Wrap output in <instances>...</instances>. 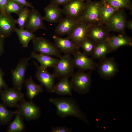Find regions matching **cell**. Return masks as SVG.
Instances as JSON below:
<instances>
[{
    "mask_svg": "<svg viewBox=\"0 0 132 132\" xmlns=\"http://www.w3.org/2000/svg\"><path fill=\"white\" fill-rule=\"evenodd\" d=\"M49 101L56 107V113L60 117H75L89 124V122L86 116L74 99L70 98H52Z\"/></svg>",
    "mask_w": 132,
    "mask_h": 132,
    "instance_id": "1",
    "label": "cell"
},
{
    "mask_svg": "<svg viewBox=\"0 0 132 132\" xmlns=\"http://www.w3.org/2000/svg\"><path fill=\"white\" fill-rule=\"evenodd\" d=\"M104 2V0H86L84 11L77 20V22L98 24L100 20L101 8Z\"/></svg>",
    "mask_w": 132,
    "mask_h": 132,
    "instance_id": "2",
    "label": "cell"
},
{
    "mask_svg": "<svg viewBox=\"0 0 132 132\" xmlns=\"http://www.w3.org/2000/svg\"><path fill=\"white\" fill-rule=\"evenodd\" d=\"M91 71L85 73L84 71L79 70L74 73L70 81L72 90L81 94L89 92L92 81Z\"/></svg>",
    "mask_w": 132,
    "mask_h": 132,
    "instance_id": "3",
    "label": "cell"
},
{
    "mask_svg": "<svg viewBox=\"0 0 132 132\" xmlns=\"http://www.w3.org/2000/svg\"><path fill=\"white\" fill-rule=\"evenodd\" d=\"M54 74L55 78L60 79L71 77L75 68L73 58L69 54L62 56L54 68Z\"/></svg>",
    "mask_w": 132,
    "mask_h": 132,
    "instance_id": "4",
    "label": "cell"
},
{
    "mask_svg": "<svg viewBox=\"0 0 132 132\" xmlns=\"http://www.w3.org/2000/svg\"><path fill=\"white\" fill-rule=\"evenodd\" d=\"M34 52L41 54L56 56L60 58L62 56L61 52L55 44L46 38L36 36L33 39Z\"/></svg>",
    "mask_w": 132,
    "mask_h": 132,
    "instance_id": "5",
    "label": "cell"
},
{
    "mask_svg": "<svg viewBox=\"0 0 132 132\" xmlns=\"http://www.w3.org/2000/svg\"><path fill=\"white\" fill-rule=\"evenodd\" d=\"M97 68L100 77L105 80H109L114 76L119 71L117 64L114 57H105L100 59Z\"/></svg>",
    "mask_w": 132,
    "mask_h": 132,
    "instance_id": "6",
    "label": "cell"
},
{
    "mask_svg": "<svg viewBox=\"0 0 132 132\" xmlns=\"http://www.w3.org/2000/svg\"><path fill=\"white\" fill-rule=\"evenodd\" d=\"M16 107V110L24 119L27 120H36L40 116L41 111L40 108L32 100L27 101L24 99L19 102Z\"/></svg>",
    "mask_w": 132,
    "mask_h": 132,
    "instance_id": "7",
    "label": "cell"
},
{
    "mask_svg": "<svg viewBox=\"0 0 132 132\" xmlns=\"http://www.w3.org/2000/svg\"><path fill=\"white\" fill-rule=\"evenodd\" d=\"M126 16L124 9H120L113 14L105 25L110 31L125 34Z\"/></svg>",
    "mask_w": 132,
    "mask_h": 132,
    "instance_id": "8",
    "label": "cell"
},
{
    "mask_svg": "<svg viewBox=\"0 0 132 132\" xmlns=\"http://www.w3.org/2000/svg\"><path fill=\"white\" fill-rule=\"evenodd\" d=\"M30 58H23L19 60L15 68L11 71L14 88L21 91L24 84L25 75Z\"/></svg>",
    "mask_w": 132,
    "mask_h": 132,
    "instance_id": "9",
    "label": "cell"
},
{
    "mask_svg": "<svg viewBox=\"0 0 132 132\" xmlns=\"http://www.w3.org/2000/svg\"><path fill=\"white\" fill-rule=\"evenodd\" d=\"M0 99L5 106L16 107L19 102L24 99V95L19 90L13 88H6L0 90Z\"/></svg>",
    "mask_w": 132,
    "mask_h": 132,
    "instance_id": "10",
    "label": "cell"
},
{
    "mask_svg": "<svg viewBox=\"0 0 132 132\" xmlns=\"http://www.w3.org/2000/svg\"><path fill=\"white\" fill-rule=\"evenodd\" d=\"M93 24L84 22H78L67 38L77 47L80 48L81 44L88 38L89 29Z\"/></svg>",
    "mask_w": 132,
    "mask_h": 132,
    "instance_id": "11",
    "label": "cell"
},
{
    "mask_svg": "<svg viewBox=\"0 0 132 132\" xmlns=\"http://www.w3.org/2000/svg\"><path fill=\"white\" fill-rule=\"evenodd\" d=\"M73 62L75 68L83 71L95 70L97 64L83 52L78 51L73 55Z\"/></svg>",
    "mask_w": 132,
    "mask_h": 132,
    "instance_id": "12",
    "label": "cell"
},
{
    "mask_svg": "<svg viewBox=\"0 0 132 132\" xmlns=\"http://www.w3.org/2000/svg\"><path fill=\"white\" fill-rule=\"evenodd\" d=\"M37 69L35 76L36 79L48 92L53 93L55 78L54 74L48 72L47 69L42 67L34 62Z\"/></svg>",
    "mask_w": 132,
    "mask_h": 132,
    "instance_id": "13",
    "label": "cell"
},
{
    "mask_svg": "<svg viewBox=\"0 0 132 132\" xmlns=\"http://www.w3.org/2000/svg\"><path fill=\"white\" fill-rule=\"evenodd\" d=\"M44 20L43 17L38 10L34 8L31 9L25 28L33 33L40 29L47 30Z\"/></svg>",
    "mask_w": 132,
    "mask_h": 132,
    "instance_id": "14",
    "label": "cell"
},
{
    "mask_svg": "<svg viewBox=\"0 0 132 132\" xmlns=\"http://www.w3.org/2000/svg\"><path fill=\"white\" fill-rule=\"evenodd\" d=\"M86 0H73L64 6L63 13L77 20L83 13L85 8Z\"/></svg>",
    "mask_w": 132,
    "mask_h": 132,
    "instance_id": "15",
    "label": "cell"
},
{
    "mask_svg": "<svg viewBox=\"0 0 132 132\" xmlns=\"http://www.w3.org/2000/svg\"><path fill=\"white\" fill-rule=\"evenodd\" d=\"M15 20L11 14L0 11V35L5 38L9 37L16 28Z\"/></svg>",
    "mask_w": 132,
    "mask_h": 132,
    "instance_id": "16",
    "label": "cell"
},
{
    "mask_svg": "<svg viewBox=\"0 0 132 132\" xmlns=\"http://www.w3.org/2000/svg\"><path fill=\"white\" fill-rule=\"evenodd\" d=\"M52 37L54 44L61 52L65 54L73 55L79 51L80 48L67 37L64 38L54 35Z\"/></svg>",
    "mask_w": 132,
    "mask_h": 132,
    "instance_id": "17",
    "label": "cell"
},
{
    "mask_svg": "<svg viewBox=\"0 0 132 132\" xmlns=\"http://www.w3.org/2000/svg\"><path fill=\"white\" fill-rule=\"evenodd\" d=\"M110 32L104 25L93 24L89 29L88 38L97 44L106 40L110 35Z\"/></svg>",
    "mask_w": 132,
    "mask_h": 132,
    "instance_id": "18",
    "label": "cell"
},
{
    "mask_svg": "<svg viewBox=\"0 0 132 132\" xmlns=\"http://www.w3.org/2000/svg\"><path fill=\"white\" fill-rule=\"evenodd\" d=\"M44 20L52 23L59 22L62 18V9L59 6L50 3L44 9Z\"/></svg>",
    "mask_w": 132,
    "mask_h": 132,
    "instance_id": "19",
    "label": "cell"
},
{
    "mask_svg": "<svg viewBox=\"0 0 132 132\" xmlns=\"http://www.w3.org/2000/svg\"><path fill=\"white\" fill-rule=\"evenodd\" d=\"M77 22V19L66 16L59 22L55 33L58 35H68L71 32Z\"/></svg>",
    "mask_w": 132,
    "mask_h": 132,
    "instance_id": "20",
    "label": "cell"
},
{
    "mask_svg": "<svg viewBox=\"0 0 132 132\" xmlns=\"http://www.w3.org/2000/svg\"><path fill=\"white\" fill-rule=\"evenodd\" d=\"M106 40L112 51L121 47L132 46V38L125 34L110 35Z\"/></svg>",
    "mask_w": 132,
    "mask_h": 132,
    "instance_id": "21",
    "label": "cell"
},
{
    "mask_svg": "<svg viewBox=\"0 0 132 132\" xmlns=\"http://www.w3.org/2000/svg\"><path fill=\"white\" fill-rule=\"evenodd\" d=\"M29 58L30 59L33 58L36 59L40 63V66L46 69L54 68L59 60L52 56L37 53L34 51L32 52Z\"/></svg>",
    "mask_w": 132,
    "mask_h": 132,
    "instance_id": "22",
    "label": "cell"
},
{
    "mask_svg": "<svg viewBox=\"0 0 132 132\" xmlns=\"http://www.w3.org/2000/svg\"><path fill=\"white\" fill-rule=\"evenodd\" d=\"M24 84L26 91V95L28 98L32 100L43 91V86L35 83L31 76L25 79Z\"/></svg>",
    "mask_w": 132,
    "mask_h": 132,
    "instance_id": "23",
    "label": "cell"
},
{
    "mask_svg": "<svg viewBox=\"0 0 132 132\" xmlns=\"http://www.w3.org/2000/svg\"><path fill=\"white\" fill-rule=\"evenodd\" d=\"M72 88L69 78H65L60 79L57 83L55 84L53 93L59 95L72 96Z\"/></svg>",
    "mask_w": 132,
    "mask_h": 132,
    "instance_id": "24",
    "label": "cell"
},
{
    "mask_svg": "<svg viewBox=\"0 0 132 132\" xmlns=\"http://www.w3.org/2000/svg\"><path fill=\"white\" fill-rule=\"evenodd\" d=\"M119 10L113 8L104 1L101 8L100 20L98 24L104 25Z\"/></svg>",
    "mask_w": 132,
    "mask_h": 132,
    "instance_id": "25",
    "label": "cell"
},
{
    "mask_svg": "<svg viewBox=\"0 0 132 132\" xmlns=\"http://www.w3.org/2000/svg\"><path fill=\"white\" fill-rule=\"evenodd\" d=\"M106 39L96 44L91 56L93 58L101 59L106 57L108 54L112 52Z\"/></svg>",
    "mask_w": 132,
    "mask_h": 132,
    "instance_id": "26",
    "label": "cell"
},
{
    "mask_svg": "<svg viewBox=\"0 0 132 132\" xmlns=\"http://www.w3.org/2000/svg\"><path fill=\"white\" fill-rule=\"evenodd\" d=\"M14 32L18 36L20 43L24 47H28L30 42L36 36L33 33L24 29L16 28Z\"/></svg>",
    "mask_w": 132,
    "mask_h": 132,
    "instance_id": "27",
    "label": "cell"
},
{
    "mask_svg": "<svg viewBox=\"0 0 132 132\" xmlns=\"http://www.w3.org/2000/svg\"><path fill=\"white\" fill-rule=\"evenodd\" d=\"M14 120L9 125L7 132H21L25 129L23 118L17 111Z\"/></svg>",
    "mask_w": 132,
    "mask_h": 132,
    "instance_id": "28",
    "label": "cell"
},
{
    "mask_svg": "<svg viewBox=\"0 0 132 132\" xmlns=\"http://www.w3.org/2000/svg\"><path fill=\"white\" fill-rule=\"evenodd\" d=\"M6 106L0 103V125L7 124L17 112L8 110Z\"/></svg>",
    "mask_w": 132,
    "mask_h": 132,
    "instance_id": "29",
    "label": "cell"
},
{
    "mask_svg": "<svg viewBox=\"0 0 132 132\" xmlns=\"http://www.w3.org/2000/svg\"><path fill=\"white\" fill-rule=\"evenodd\" d=\"M114 8L119 9H125L132 12V3L131 0H104Z\"/></svg>",
    "mask_w": 132,
    "mask_h": 132,
    "instance_id": "30",
    "label": "cell"
},
{
    "mask_svg": "<svg viewBox=\"0 0 132 132\" xmlns=\"http://www.w3.org/2000/svg\"><path fill=\"white\" fill-rule=\"evenodd\" d=\"M25 7L22 6L12 0H8L5 8V13L16 14L18 16L24 9Z\"/></svg>",
    "mask_w": 132,
    "mask_h": 132,
    "instance_id": "31",
    "label": "cell"
},
{
    "mask_svg": "<svg viewBox=\"0 0 132 132\" xmlns=\"http://www.w3.org/2000/svg\"><path fill=\"white\" fill-rule=\"evenodd\" d=\"M31 10L28 7H25L23 11L18 15V18L15 19V22L19 28L24 29L30 13Z\"/></svg>",
    "mask_w": 132,
    "mask_h": 132,
    "instance_id": "32",
    "label": "cell"
},
{
    "mask_svg": "<svg viewBox=\"0 0 132 132\" xmlns=\"http://www.w3.org/2000/svg\"><path fill=\"white\" fill-rule=\"evenodd\" d=\"M96 44L92 41L87 38L82 43L80 47L81 48L83 52L88 56L92 55Z\"/></svg>",
    "mask_w": 132,
    "mask_h": 132,
    "instance_id": "33",
    "label": "cell"
},
{
    "mask_svg": "<svg viewBox=\"0 0 132 132\" xmlns=\"http://www.w3.org/2000/svg\"><path fill=\"white\" fill-rule=\"evenodd\" d=\"M71 129L65 126H58L52 127L50 130L51 132H70Z\"/></svg>",
    "mask_w": 132,
    "mask_h": 132,
    "instance_id": "34",
    "label": "cell"
},
{
    "mask_svg": "<svg viewBox=\"0 0 132 132\" xmlns=\"http://www.w3.org/2000/svg\"><path fill=\"white\" fill-rule=\"evenodd\" d=\"M18 4L25 7H29L31 9L34 8L32 3L26 0H12Z\"/></svg>",
    "mask_w": 132,
    "mask_h": 132,
    "instance_id": "35",
    "label": "cell"
},
{
    "mask_svg": "<svg viewBox=\"0 0 132 132\" xmlns=\"http://www.w3.org/2000/svg\"><path fill=\"white\" fill-rule=\"evenodd\" d=\"M4 74L1 68H0V90L8 87L6 83L3 79Z\"/></svg>",
    "mask_w": 132,
    "mask_h": 132,
    "instance_id": "36",
    "label": "cell"
},
{
    "mask_svg": "<svg viewBox=\"0 0 132 132\" xmlns=\"http://www.w3.org/2000/svg\"><path fill=\"white\" fill-rule=\"evenodd\" d=\"M73 0H51L50 3L58 6L66 5Z\"/></svg>",
    "mask_w": 132,
    "mask_h": 132,
    "instance_id": "37",
    "label": "cell"
},
{
    "mask_svg": "<svg viewBox=\"0 0 132 132\" xmlns=\"http://www.w3.org/2000/svg\"><path fill=\"white\" fill-rule=\"evenodd\" d=\"M4 39L0 35V57L4 52Z\"/></svg>",
    "mask_w": 132,
    "mask_h": 132,
    "instance_id": "38",
    "label": "cell"
},
{
    "mask_svg": "<svg viewBox=\"0 0 132 132\" xmlns=\"http://www.w3.org/2000/svg\"><path fill=\"white\" fill-rule=\"evenodd\" d=\"M8 0H0V11L5 13V10Z\"/></svg>",
    "mask_w": 132,
    "mask_h": 132,
    "instance_id": "39",
    "label": "cell"
},
{
    "mask_svg": "<svg viewBox=\"0 0 132 132\" xmlns=\"http://www.w3.org/2000/svg\"><path fill=\"white\" fill-rule=\"evenodd\" d=\"M125 27L126 28H127L131 31L132 30V19L128 21H127Z\"/></svg>",
    "mask_w": 132,
    "mask_h": 132,
    "instance_id": "40",
    "label": "cell"
}]
</instances>
